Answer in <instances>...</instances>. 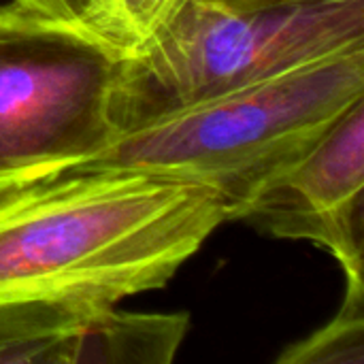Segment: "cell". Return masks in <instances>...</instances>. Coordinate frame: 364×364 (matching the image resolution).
I'll return each mask as SVG.
<instances>
[{
    "mask_svg": "<svg viewBox=\"0 0 364 364\" xmlns=\"http://www.w3.org/2000/svg\"><path fill=\"white\" fill-rule=\"evenodd\" d=\"M275 239L328 252L348 282H364V98L235 218Z\"/></svg>",
    "mask_w": 364,
    "mask_h": 364,
    "instance_id": "5b68a950",
    "label": "cell"
},
{
    "mask_svg": "<svg viewBox=\"0 0 364 364\" xmlns=\"http://www.w3.org/2000/svg\"><path fill=\"white\" fill-rule=\"evenodd\" d=\"M190 328L188 314H128L98 309L85 328L79 364H168Z\"/></svg>",
    "mask_w": 364,
    "mask_h": 364,
    "instance_id": "52a82bcc",
    "label": "cell"
},
{
    "mask_svg": "<svg viewBox=\"0 0 364 364\" xmlns=\"http://www.w3.org/2000/svg\"><path fill=\"white\" fill-rule=\"evenodd\" d=\"M279 364H363L364 282H348L335 318L309 337L286 348Z\"/></svg>",
    "mask_w": 364,
    "mask_h": 364,
    "instance_id": "ba28073f",
    "label": "cell"
},
{
    "mask_svg": "<svg viewBox=\"0 0 364 364\" xmlns=\"http://www.w3.org/2000/svg\"><path fill=\"white\" fill-rule=\"evenodd\" d=\"M119 60L96 36L0 4V192L68 173L111 143Z\"/></svg>",
    "mask_w": 364,
    "mask_h": 364,
    "instance_id": "277c9868",
    "label": "cell"
},
{
    "mask_svg": "<svg viewBox=\"0 0 364 364\" xmlns=\"http://www.w3.org/2000/svg\"><path fill=\"white\" fill-rule=\"evenodd\" d=\"M13 6L34 17L81 30L105 41L111 49L115 0H9ZM115 51V49H113Z\"/></svg>",
    "mask_w": 364,
    "mask_h": 364,
    "instance_id": "9c48e42d",
    "label": "cell"
},
{
    "mask_svg": "<svg viewBox=\"0 0 364 364\" xmlns=\"http://www.w3.org/2000/svg\"><path fill=\"white\" fill-rule=\"evenodd\" d=\"M364 98V49L183 107L117 132L75 171H141L198 183L228 222Z\"/></svg>",
    "mask_w": 364,
    "mask_h": 364,
    "instance_id": "7a4b0ae2",
    "label": "cell"
},
{
    "mask_svg": "<svg viewBox=\"0 0 364 364\" xmlns=\"http://www.w3.org/2000/svg\"><path fill=\"white\" fill-rule=\"evenodd\" d=\"M186 0H115L111 45L124 58L149 41Z\"/></svg>",
    "mask_w": 364,
    "mask_h": 364,
    "instance_id": "30bf717a",
    "label": "cell"
},
{
    "mask_svg": "<svg viewBox=\"0 0 364 364\" xmlns=\"http://www.w3.org/2000/svg\"><path fill=\"white\" fill-rule=\"evenodd\" d=\"M98 309L73 301H0V363L79 364L87 322Z\"/></svg>",
    "mask_w": 364,
    "mask_h": 364,
    "instance_id": "8992f818",
    "label": "cell"
},
{
    "mask_svg": "<svg viewBox=\"0 0 364 364\" xmlns=\"http://www.w3.org/2000/svg\"><path fill=\"white\" fill-rule=\"evenodd\" d=\"M224 6H237V9H256V6H286V4H303V2H316V0H209Z\"/></svg>",
    "mask_w": 364,
    "mask_h": 364,
    "instance_id": "8fae6325",
    "label": "cell"
},
{
    "mask_svg": "<svg viewBox=\"0 0 364 364\" xmlns=\"http://www.w3.org/2000/svg\"><path fill=\"white\" fill-rule=\"evenodd\" d=\"M211 190L141 171H75L0 192V301L96 307L166 286L224 224Z\"/></svg>",
    "mask_w": 364,
    "mask_h": 364,
    "instance_id": "6da1fadb",
    "label": "cell"
},
{
    "mask_svg": "<svg viewBox=\"0 0 364 364\" xmlns=\"http://www.w3.org/2000/svg\"><path fill=\"white\" fill-rule=\"evenodd\" d=\"M364 49V0L237 9L186 0L119 60L111 96L117 132L301 66Z\"/></svg>",
    "mask_w": 364,
    "mask_h": 364,
    "instance_id": "3957f363",
    "label": "cell"
}]
</instances>
